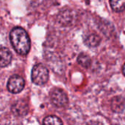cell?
<instances>
[{"mask_svg": "<svg viewBox=\"0 0 125 125\" xmlns=\"http://www.w3.org/2000/svg\"><path fill=\"white\" fill-rule=\"evenodd\" d=\"M78 64L82 66L83 67H85V68H88L89 66H90V64H91V59L90 57L85 54V53H81L78 56Z\"/></svg>", "mask_w": 125, "mask_h": 125, "instance_id": "30bf717a", "label": "cell"}, {"mask_svg": "<svg viewBox=\"0 0 125 125\" xmlns=\"http://www.w3.org/2000/svg\"><path fill=\"white\" fill-rule=\"evenodd\" d=\"M110 5L114 11L122 12L125 10V0H110Z\"/></svg>", "mask_w": 125, "mask_h": 125, "instance_id": "9c48e42d", "label": "cell"}, {"mask_svg": "<svg viewBox=\"0 0 125 125\" xmlns=\"http://www.w3.org/2000/svg\"><path fill=\"white\" fill-rule=\"evenodd\" d=\"M48 70L42 64H36L31 71V81L37 85H43L48 80Z\"/></svg>", "mask_w": 125, "mask_h": 125, "instance_id": "7a4b0ae2", "label": "cell"}, {"mask_svg": "<svg viewBox=\"0 0 125 125\" xmlns=\"http://www.w3.org/2000/svg\"><path fill=\"white\" fill-rule=\"evenodd\" d=\"M24 80L21 76L14 75L11 76L7 82V89L9 92L13 94L21 92L24 88Z\"/></svg>", "mask_w": 125, "mask_h": 125, "instance_id": "3957f363", "label": "cell"}, {"mask_svg": "<svg viewBox=\"0 0 125 125\" xmlns=\"http://www.w3.org/2000/svg\"><path fill=\"white\" fill-rule=\"evenodd\" d=\"M44 125H62V120L55 116H49L44 119Z\"/></svg>", "mask_w": 125, "mask_h": 125, "instance_id": "8fae6325", "label": "cell"}, {"mask_svg": "<svg viewBox=\"0 0 125 125\" xmlns=\"http://www.w3.org/2000/svg\"><path fill=\"white\" fill-rule=\"evenodd\" d=\"M51 100L53 104L59 108L64 107L68 103V98L66 93L59 89H55L51 92Z\"/></svg>", "mask_w": 125, "mask_h": 125, "instance_id": "277c9868", "label": "cell"}, {"mask_svg": "<svg viewBox=\"0 0 125 125\" xmlns=\"http://www.w3.org/2000/svg\"><path fill=\"white\" fill-rule=\"evenodd\" d=\"M122 72H123V74H124V75L125 76V64H124V66H123V68H122Z\"/></svg>", "mask_w": 125, "mask_h": 125, "instance_id": "7c38bea8", "label": "cell"}, {"mask_svg": "<svg viewBox=\"0 0 125 125\" xmlns=\"http://www.w3.org/2000/svg\"><path fill=\"white\" fill-rule=\"evenodd\" d=\"M10 42L15 51L20 55H26L30 49V39L27 32L21 27L12 29L10 34Z\"/></svg>", "mask_w": 125, "mask_h": 125, "instance_id": "6da1fadb", "label": "cell"}, {"mask_svg": "<svg viewBox=\"0 0 125 125\" xmlns=\"http://www.w3.org/2000/svg\"><path fill=\"white\" fill-rule=\"evenodd\" d=\"M12 54L7 48H0V67H4L11 62Z\"/></svg>", "mask_w": 125, "mask_h": 125, "instance_id": "5b68a950", "label": "cell"}, {"mask_svg": "<svg viewBox=\"0 0 125 125\" xmlns=\"http://www.w3.org/2000/svg\"><path fill=\"white\" fill-rule=\"evenodd\" d=\"M100 42H101V38L100 37V36L95 34H92L89 35L84 40L85 44L88 47H92V48L98 46Z\"/></svg>", "mask_w": 125, "mask_h": 125, "instance_id": "ba28073f", "label": "cell"}, {"mask_svg": "<svg viewBox=\"0 0 125 125\" xmlns=\"http://www.w3.org/2000/svg\"><path fill=\"white\" fill-rule=\"evenodd\" d=\"M125 107V100L122 97H115L111 102L112 110L116 113H120L123 111Z\"/></svg>", "mask_w": 125, "mask_h": 125, "instance_id": "52a82bcc", "label": "cell"}, {"mask_svg": "<svg viewBox=\"0 0 125 125\" xmlns=\"http://www.w3.org/2000/svg\"><path fill=\"white\" fill-rule=\"evenodd\" d=\"M12 111L17 116H25L28 112V105L23 101H18L13 105Z\"/></svg>", "mask_w": 125, "mask_h": 125, "instance_id": "8992f818", "label": "cell"}]
</instances>
